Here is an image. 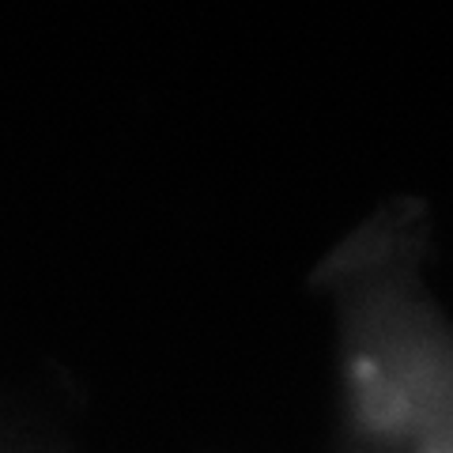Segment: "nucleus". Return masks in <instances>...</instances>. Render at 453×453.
<instances>
[{"mask_svg":"<svg viewBox=\"0 0 453 453\" xmlns=\"http://www.w3.org/2000/svg\"><path fill=\"white\" fill-rule=\"evenodd\" d=\"M344 416L336 453H453V333L419 288L408 231L344 261Z\"/></svg>","mask_w":453,"mask_h":453,"instance_id":"f257e3e1","label":"nucleus"},{"mask_svg":"<svg viewBox=\"0 0 453 453\" xmlns=\"http://www.w3.org/2000/svg\"><path fill=\"white\" fill-rule=\"evenodd\" d=\"M0 453H27V449H8V446H0Z\"/></svg>","mask_w":453,"mask_h":453,"instance_id":"f03ea898","label":"nucleus"}]
</instances>
